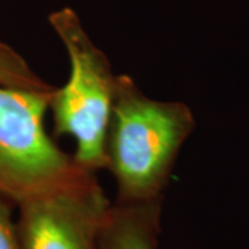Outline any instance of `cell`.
<instances>
[{
  "label": "cell",
  "instance_id": "6da1fadb",
  "mask_svg": "<svg viewBox=\"0 0 249 249\" xmlns=\"http://www.w3.org/2000/svg\"><path fill=\"white\" fill-rule=\"evenodd\" d=\"M194 129L196 119L187 104L150 98L129 75H118L106 142L118 202L160 199L178 152Z\"/></svg>",
  "mask_w": 249,
  "mask_h": 249
},
{
  "label": "cell",
  "instance_id": "7a4b0ae2",
  "mask_svg": "<svg viewBox=\"0 0 249 249\" xmlns=\"http://www.w3.org/2000/svg\"><path fill=\"white\" fill-rule=\"evenodd\" d=\"M49 21L65 46L70 58V78L54 89L49 109L53 114L55 136H72L76 142L75 163L97 173L107 169L108 126L114 106L116 76L107 55L94 45L70 7L54 11Z\"/></svg>",
  "mask_w": 249,
  "mask_h": 249
},
{
  "label": "cell",
  "instance_id": "3957f363",
  "mask_svg": "<svg viewBox=\"0 0 249 249\" xmlns=\"http://www.w3.org/2000/svg\"><path fill=\"white\" fill-rule=\"evenodd\" d=\"M52 91L0 86V196L17 206L83 172L46 132Z\"/></svg>",
  "mask_w": 249,
  "mask_h": 249
},
{
  "label": "cell",
  "instance_id": "277c9868",
  "mask_svg": "<svg viewBox=\"0 0 249 249\" xmlns=\"http://www.w3.org/2000/svg\"><path fill=\"white\" fill-rule=\"evenodd\" d=\"M18 208L21 249H101V231L111 204L96 173L83 170Z\"/></svg>",
  "mask_w": 249,
  "mask_h": 249
},
{
  "label": "cell",
  "instance_id": "5b68a950",
  "mask_svg": "<svg viewBox=\"0 0 249 249\" xmlns=\"http://www.w3.org/2000/svg\"><path fill=\"white\" fill-rule=\"evenodd\" d=\"M160 199L111 205L103 226L101 249H157Z\"/></svg>",
  "mask_w": 249,
  "mask_h": 249
},
{
  "label": "cell",
  "instance_id": "8992f818",
  "mask_svg": "<svg viewBox=\"0 0 249 249\" xmlns=\"http://www.w3.org/2000/svg\"><path fill=\"white\" fill-rule=\"evenodd\" d=\"M0 86L34 91H52L55 88L43 80L10 46L0 43Z\"/></svg>",
  "mask_w": 249,
  "mask_h": 249
},
{
  "label": "cell",
  "instance_id": "52a82bcc",
  "mask_svg": "<svg viewBox=\"0 0 249 249\" xmlns=\"http://www.w3.org/2000/svg\"><path fill=\"white\" fill-rule=\"evenodd\" d=\"M11 202L0 196V249H21L17 223L13 220Z\"/></svg>",
  "mask_w": 249,
  "mask_h": 249
}]
</instances>
